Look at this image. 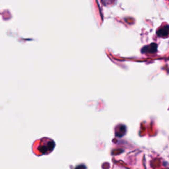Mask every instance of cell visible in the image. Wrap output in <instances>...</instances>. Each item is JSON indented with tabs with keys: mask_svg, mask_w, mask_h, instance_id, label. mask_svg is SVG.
I'll use <instances>...</instances> for the list:
<instances>
[{
	"mask_svg": "<svg viewBox=\"0 0 169 169\" xmlns=\"http://www.w3.org/2000/svg\"><path fill=\"white\" fill-rule=\"evenodd\" d=\"M157 47H158L157 44L153 42L151 44L144 46L141 50V52L142 54H145V53L154 54L157 51Z\"/></svg>",
	"mask_w": 169,
	"mask_h": 169,
	"instance_id": "obj_1",
	"label": "cell"
},
{
	"mask_svg": "<svg viewBox=\"0 0 169 169\" xmlns=\"http://www.w3.org/2000/svg\"><path fill=\"white\" fill-rule=\"evenodd\" d=\"M157 35L159 37H167L169 36V26L162 27L157 30Z\"/></svg>",
	"mask_w": 169,
	"mask_h": 169,
	"instance_id": "obj_2",
	"label": "cell"
},
{
	"mask_svg": "<svg viewBox=\"0 0 169 169\" xmlns=\"http://www.w3.org/2000/svg\"><path fill=\"white\" fill-rule=\"evenodd\" d=\"M76 169H85V166H79L76 168Z\"/></svg>",
	"mask_w": 169,
	"mask_h": 169,
	"instance_id": "obj_3",
	"label": "cell"
}]
</instances>
